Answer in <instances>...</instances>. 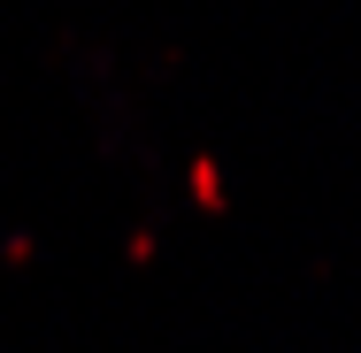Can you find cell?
I'll return each mask as SVG.
<instances>
[{"label": "cell", "instance_id": "obj_1", "mask_svg": "<svg viewBox=\"0 0 361 353\" xmlns=\"http://www.w3.org/2000/svg\"><path fill=\"white\" fill-rule=\"evenodd\" d=\"M192 192H200V208H208V215H223V200H216V169H208V161H192Z\"/></svg>", "mask_w": 361, "mask_h": 353}]
</instances>
